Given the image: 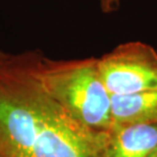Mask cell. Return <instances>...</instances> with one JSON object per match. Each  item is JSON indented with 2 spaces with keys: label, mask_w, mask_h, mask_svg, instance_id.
<instances>
[{
  "label": "cell",
  "mask_w": 157,
  "mask_h": 157,
  "mask_svg": "<svg viewBox=\"0 0 157 157\" xmlns=\"http://www.w3.org/2000/svg\"><path fill=\"white\" fill-rule=\"evenodd\" d=\"M99 136L103 157H151L157 151V124H112Z\"/></svg>",
  "instance_id": "277c9868"
},
{
  "label": "cell",
  "mask_w": 157,
  "mask_h": 157,
  "mask_svg": "<svg viewBox=\"0 0 157 157\" xmlns=\"http://www.w3.org/2000/svg\"><path fill=\"white\" fill-rule=\"evenodd\" d=\"M6 55V52H4V51H2V50H0V60L4 57V56Z\"/></svg>",
  "instance_id": "52a82bcc"
},
{
  "label": "cell",
  "mask_w": 157,
  "mask_h": 157,
  "mask_svg": "<svg viewBox=\"0 0 157 157\" xmlns=\"http://www.w3.org/2000/svg\"><path fill=\"white\" fill-rule=\"evenodd\" d=\"M37 51L0 60V157H103L99 132L71 117L43 88Z\"/></svg>",
  "instance_id": "6da1fadb"
},
{
  "label": "cell",
  "mask_w": 157,
  "mask_h": 157,
  "mask_svg": "<svg viewBox=\"0 0 157 157\" xmlns=\"http://www.w3.org/2000/svg\"><path fill=\"white\" fill-rule=\"evenodd\" d=\"M98 1L100 10L105 14L113 13L121 7V0H98Z\"/></svg>",
  "instance_id": "8992f818"
},
{
  "label": "cell",
  "mask_w": 157,
  "mask_h": 157,
  "mask_svg": "<svg viewBox=\"0 0 157 157\" xmlns=\"http://www.w3.org/2000/svg\"><path fill=\"white\" fill-rule=\"evenodd\" d=\"M36 75L45 91L80 124L95 132L112 124L111 95L98 67V57L51 59L37 51Z\"/></svg>",
  "instance_id": "7a4b0ae2"
},
{
  "label": "cell",
  "mask_w": 157,
  "mask_h": 157,
  "mask_svg": "<svg viewBox=\"0 0 157 157\" xmlns=\"http://www.w3.org/2000/svg\"><path fill=\"white\" fill-rule=\"evenodd\" d=\"M98 67L110 95L157 91V50L150 44H119L98 57Z\"/></svg>",
  "instance_id": "3957f363"
},
{
  "label": "cell",
  "mask_w": 157,
  "mask_h": 157,
  "mask_svg": "<svg viewBox=\"0 0 157 157\" xmlns=\"http://www.w3.org/2000/svg\"><path fill=\"white\" fill-rule=\"evenodd\" d=\"M112 124H157V91L111 95Z\"/></svg>",
  "instance_id": "5b68a950"
},
{
  "label": "cell",
  "mask_w": 157,
  "mask_h": 157,
  "mask_svg": "<svg viewBox=\"0 0 157 157\" xmlns=\"http://www.w3.org/2000/svg\"><path fill=\"white\" fill-rule=\"evenodd\" d=\"M151 157H157V151H156V152H155L154 154H153V155H152Z\"/></svg>",
  "instance_id": "ba28073f"
}]
</instances>
